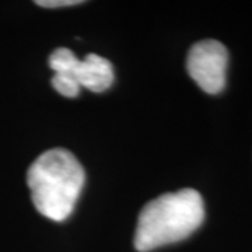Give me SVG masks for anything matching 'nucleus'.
I'll list each match as a JSON object with an SVG mask.
<instances>
[{
  "label": "nucleus",
  "instance_id": "f257e3e1",
  "mask_svg": "<svg viewBox=\"0 0 252 252\" xmlns=\"http://www.w3.org/2000/svg\"><path fill=\"white\" fill-rule=\"evenodd\" d=\"M205 220V203L198 190L181 189L150 200L142 209L135 233L140 252L178 243L193 234Z\"/></svg>",
  "mask_w": 252,
  "mask_h": 252
},
{
  "label": "nucleus",
  "instance_id": "39448f33",
  "mask_svg": "<svg viewBox=\"0 0 252 252\" xmlns=\"http://www.w3.org/2000/svg\"><path fill=\"white\" fill-rule=\"evenodd\" d=\"M38 6L41 7H64V6H74V4H80L83 1L80 0H38L35 1Z\"/></svg>",
  "mask_w": 252,
  "mask_h": 252
},
{
  "label": "nucleus",
  "instance_id": "20e7f679",
  "mask_svg": "<svg viewBox=\"0 0 252 252\" xmlns=\"http://www.w3.org/2000/svg\"><path fill=\"white\" fill-rule=\"evenodd\" d=\"M228 52L216 39L199 41L189 49L187 69L192 80L207 94H219L227 81Z\"/></svg>",
  "mask_w": 252,
  "mask_h": 252
},
{
  "label": "nucleus",
  "instance_id": "7ed1b4c3",
  "mask_svg": "<svg viewBox=\"0 0 252 252\" xmlns=\"http://www.w3.org/2000/svg\"><path fill=\"white\" fill-rule=\"evenodd\" d=\"M49 66L55 74L67 76L79 86L94 91L104 93L112 86L115 73L108 59L95 54L87 55L83 61L77 59L67 48H58L49 56Z\"/></svg>",
  "mask_w": 252,
  "mask_h": 252
},
{
  "label": "nucleus",
  "instance_id": "f03ea898",
  "mask_svg": "<svg viewBox=\"0 0 252 252\" xmlns=\"http://www.w3.org/2000/svg\"><path fill=\"white\" fill-rule=\"evenodd\" d=\"M84 180L79 160L64 149L44 152L27 172L34 206L42 216L54 221H63L72 215Z\"/></svg>",
  "mask_w": 252,
  "mask_h": 252
}]
</instances>
